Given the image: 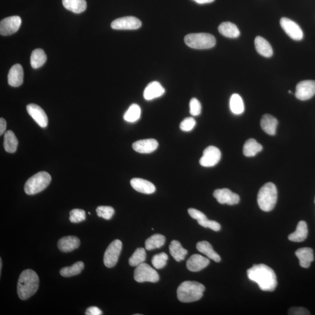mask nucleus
I'll return each instance as SVG.
<instances>
[{
    "mask_svg": "<svg viewBox=\"0 0 315 315\" xmlns=\"http://www.w3.org/2000/svg\"><path fill=\"white\" fill-rule=\"evenodd\" d=\"M196 248L200 252L205 254L209 259L214 260L215 262H220V256L217 252H215L214 250L213 249L212 245L208 242H199L196 245Z\"/></svg>",
    "mask_w": 315,
    "mask_h": 315,
    "instance_id": "a878e982",
    "label": "nucleus"
},
{
    "mask_svg": "<svg viewBox=\"0 0 315 315\" xmlns=\"http://www.w3.org/2000/svg\"><path fill=\"white\" fill-rule=\"evenodd\" d=\"M158 147V141L152 139L139 140L133 144L134 150L141 154L151 153L155 151Z\"/></svg>",
    "mask_w": 315,
    "mask_h": 315,
    "instance_id": "dca6fc26",
    "label": "nucleus"
},
{
    "mask_svg": "<svg viewBox=\"0 0 315 315\" xmlns=\"http://www.w3.org/2000/svg\"><path fill=\"white\" fill-rule=\"evenodd\" d=\"M96 211L99 217L103 218L106 220L112 218L114 214V209L110 206H99Z\"/></svg>",
    "mask_w": 315,
    "mask_h": 315,
    "instance_id": "58836bf2",
    "label": "nucleus"
},
{
    "mask_svg": "<svg viewBox=\"0 0 315 315\" xmlns=\"http://www.w3.org/2000/svg\"><path fill=\"white\" fill-rule=\"evenodd\" d=\"M188 213L191 217L196 219L197 221L208 218L204 213L195 209H189Z\"/></svg>",
    "mask_w": 315,
    "mask_h": 315,
    "instance_id": "c03bdc74",
    "label": "nucleus"
},
{
    "mask_svg": "<svg viewBox=\"0 0 315 315\" xmlns=\"http://www.w3.org/2000/svg\"><path fill=\"white\" fill-rule=\"evenodd\" d=\"M21 24V18L19 16L4 18L0 22V34L3 36L14 34L20 29Z\"/></svg>",
    "mask_w": 315,
    "mask_h": 315,
    "instance_id": "9b49d317",
    "label": "nucleus"
},
{
    "mask_svg": "<svg viewBox=\"0 0 315 315\" xmlns=\"http://www.w3.org/2000/svg\"></svg>",
    "mask_w": 315,
    "mask_h": 315,
    "instance_id": "3c124183",
    "label": "nucleus"
},
{
    "mask_svg": "<svg viewBox=\"0 0 315 315\" xmlns=\"http://www.w3.org/2000/svg\"><path fill=\"white\" fill-rule=\"evenodd\" d=\"M202 105L199 101L193 98L190 102V113L192 116H198L201 113Z\"/></svg>",
    "mask_w": 315,
    "mask_h": 315,
    "instance_id": "a19ab883",
    "label": "nucleus"
},
{
    "mask_svg": "<svg viewBox=\"0 0 315 315\" xmlns=\"http://www.w3.org/2000/svg\"><path fill=\"white\" fill-rule=\"evenodd\" d=\"M221 157L220 150L214 146H209L203 151L200 164L204 167H212L217 165Z\"/></svg>",
    "mask_w": 315,
    "mask_h": 315,
    "instance_id": "1a4fd4ad",
    "label": "nucleus"
},
{
    "mask_svg": "<svg viewBox=\"0 0 315 315\" xmlns=\"http://www.w3.org/2000/svg\"><path fill=\"white\" fill-rule=\"evenodd\" d=\"M184 42L191 48L208 49L215 45L216 40L213 35L206 33L191 34L184 37Z\"/></svg>",
    "mask_w": 315,
    "mask_h": 315,
    "instance_id": "423d86ee",
    "label": "nucleus"
},
{
    "mask_svg": "<svg viewBox=\"0 0 315 315\" xmlns=\"http://www.w3.org/2000/svg\"><path fill=\"white\" fill-rule=\"evenodd\" d=\"M80 245L78 238L74 236L63 237L58 242V247L63 252H70L77 249Z\"/></svg>",
    "mask_w": 315,
    "mask_h": 315,
    "instance_id": "412c9836",
    "label": "nucleus"
},
{
    "mask_svg": "<svg viewBox=\"0 0 315 315\" xmlns=\"http://www.w3.org/2000/svg\"><path fill=\"white\" fill-rule=\"evenodd\" d=\"M262 145L253 139H250L245 142L244 145L243 153L247 157H254L259 152L262 151Z\"/></svg>",
    "mask_w": 315,
    "mask_h": 315,
    "instance_id": "c756f323",
    "label": "nucleus"
},
{
    "mask_svg": "<svg viewBox=\"0 0 315 315\" xmlns=\"http://www.w3.org/2000/svg\"><path fill=\"white\" fill-rule=\"evenodd\" d=\"M278 201V189L275 184L267 183L261 187L257 195V203L261 210L269 212L275 208Z\"/></svg>",
    "mask_w": 315,
    "mask_h": 315,
    "instance_id": "20e7f679",
    "label": "nucleus"
},
{
    "mask_svg": "<svg viewBox=\"0 0 315 315\" xmlns=\"http://www.w3.org/2000/svg\"><path fill=\"white\" fill-rule=\"evenodd\" d=\"M18 141L13 132H6L4 138V147L9 153H14L17 151Z\"/></svg>",
    "mask_w": 315,
    "mask_h": 315,
    "instance_id": "7c9ffc66",
    "label": "nucleus"
},
{
    "mask_svg": "<svg viewBox=\"0 0 315 315\" xmlns=\"http://www.w3.org/2000/svg\"><path fill=\"white\" fill-rule=\"evenodd\" d=\"M196 120L193 117L184 119L180 124V129L183 132H190L196 126Z\"/></svg>",
    "mask_w": 315,
    "mask_h": 315,
    "instance_id": "37998d69",
    "label": "nucleus"
},
{
    "mask_svg": "<svg viewBox=\"0 0 315 315\" xmlns=\"http://www.w3.org/2000/svg\"><path fill=\"white\" fill-rule=\"evenodd\" d=\"M168 256L167 253L162 252L154 256L152 259V265L157 269H161L167 265Z\"/></svg>",
    "mask_w": 315,
    "mask_h": 315,
    "instance_id": "4c0bfd02",
    "label": "nucleus"
},
{
    "mask_svg": "<svg viewBox=\"0 0 315 315\" xmlns=\"http://www.w3.org/2000/svg\"><path fill=\"white\" fill-rule=\"evenodd\" d=\"M198 224L205 228H209L211 230L217 232L221 230V225L215 221L209 220L208 218L198 221Z\"/></svg>",
    "mask_w": 315,
    "mask_h": 315,
    "instance_id": "79ce46f5",
    "label": "nucleus"
},
{
    "mask_svg": "<svg viewBox=\"0 0 315 315\" xmlns=\"http://www.w3.org/2000/svg\"><path fill=\"white\" fill-rule=\"evenodd\" d=\"M230 108L232 112L235 114H241L244 112V104L240 95L234 94L230 99Z\"/></svg>",
    "mask_w": 315,
    "mask_h": 315,
    "instance_id": "f704fd0d",
    "label": "nucleus"
},
{
    "mask_svg": "<svg viewBox=\"0 0 315 315\" xmlns=\"http://www.w3.org/2000/svg\"><path fill=\"white\" fill-rule=\"evenodd\" d=\"M295 97L301 101H307L315 95V81H302L296 87Z\"/></svg>",
    "mask_w": 315,
    "mask_h": 315,
    "instance_id": "f8f14e48",
    "label": "nucleus"
},
{
    "mask_svg": "<svg viewBox=\"0 0 315 315\" xmlns=\"http://www.w3.org/2000/svg\"><path fill=\"white\" fill-rule=\"evenodd\" d=\"M7 128V122L4 118L0 119V135L2 136L4 133Z\"/></svg>",
    "mask_w": 315,
    "mask_h": 315,
    "instance_id": "de8ad7c7",
    "label": "nucleus"
},
{
    "mask_svg": "<svg viewBox=\"0 0 315 315\" xmlns=\"http://www.w3.org/2000/svg\"><path fill=\"white\" fill-rule=\"evenodd\" d=\"M289 315H310L307 309L303 307H293L288 311Z\"/></svg>",
    "mask_w": 315,
    "mask_h": 315,
    "instance_id": "a18cd8bd",
    "label": "nucleus"
},
{
    "mask_svg": "<svg viewBox=\"0 0 315 315\" xmlns=\"http://www.w3.org/2000/svg\"><path fill=\"white\" fill-rule=\"evenodd\" d=\"M24 81V70L21 65L17 64L12 67L8 75V82L9 85L13 87H18Z\"/></svg>",
    "mask_w": 315,
    "mask_h": 315,
    "instance_id": "a211bd4d",
    "label": "nucleus"
},
{
    "mask_svg": "<svg viewBox=\"0 0 315 315\" xmlns=\"http://www.w3.org/2000/svg\"><path fill=\"white\" fill-rule=\"evenodd\" d=\"M39 279L36 272L31 269L22 272L19 278L17 292L22 300H26L35 294L39 288Z\"/></svg>",
    "mask_w": 315,
    "mask_h": 315,
    "instance_id": "f03ea898",
    "label": "nucleus"
},
{
    "mask_svg": "<svg viewBox=\"0 0 315 315\" xmlns=\"http://www.w3.org/2000/svg\"><path fill=\"white\" fill-rule=\"evenodd\" d=\"M63 5L68 10L75 14H80L87 7L85 0H62Z\"/></svg>",
    "mask_w": 315,
    "mask_h": 315,
    "instance_id": "bb28decb",
    "label": "nucleus"
},
{
    "mask_svg": "<svg viewBox=\"0 0 315 315\" xmlns=\"http://www.w3.org/2000/svg\"><path fill=\"white\" fill-rule=\"evenodd\" d=\"M254 45L257 52L261 56L265 57H270L273 56L272 47L265 38L257 36L254 40Z\"/></svg>",
    "mask_w": 315,
    "mask_h": 315,
    "instance_id": "393cba45",
    "label": "nucleus"
},
{
    "mask_svg": "<svg viewBox=\"0 0 315 315\" xmlns=\"http://www.w3.org/2000/svg\"><path fill=\"white\" fill-rule=\"evenodd\" d=\"M295 255L300 261V265L308 269L314 260V250L310 247H302L295 252Z\"/></svg>",
    "mask_w": 315,
    "mask_h": 315,
    "instance_id": "4be33fe9",
    "label": "nucleus"
},
{
    "mask_svg": "<svg viewBox=\"0 0 315 315\" xmlns=\"http://www.w3.org/2000/svg\"><path fill=\"white\" fill-rule=\"evenodd\" d=\"M134 278L139 282H156L158 281L160 277L157 272L152 267L147 263H142L137 266L134 273Z\"/></svg>",
    "mask_w": 315,
    "mask_h": 315,
    "instance_id": "0eeeda50",
    "label": "nucleus"
},
{
    "mask_svg": "<svg viewBox=\"0 0 315 315\" xmlns=\"http://www.w3.org/2000/svg\"><path fill=\"white\" fill-rule=\"evenodd\" d=\"M248 278L255 282L264 291L272 292L278 286L277 277L274 270L264 264L254 265L247 270Z\"/></svg>",
    "mask_w": 315,
    "mask_h": 315,
    "instance_id": "f257e3e1",
    "label": "nucleus"
},
{
    "mask_svg": "<svg viewBox=\"0 0 315 315\" xmlns=\"http://www.w3.org/2000/svg\"><path fill=\"white\" fill-rule=\"evenodd\" d=\"M308 234L307 222L301 221L298 222L297 229L293 233L288 236V240L294 243H302L306 240Z\"/></svg>",
    "mask_w": 315,
    "mask_h": 315,
    "instance_id": "b1692460",
    "label": "nucleus"
},
{
    "mask_svg": "<svg viewBox=\"0 0 315 315\" xmlns=\"http://www.w3.org/2000/svg\"><path fill=\"white\" fill-rule=\"evenodd\" d=\"M165 92L164 88L162 87L160 82L157 81L151 82L145 89L144 98L145 100H152L154 99L162 96Z\"/></svg>",
    "mask_w": 315,
    "mask_h": 315,
    "instance_id": "aec40b11",
    "label": "nucleus"
},
{
    "mask_svg": "<svg viewBox=\"0 0 315 315\" xmlns=\"http://www.w3.org/2000/svg\"><path fill=\"white\" fill-rule=\"evenodd\" d=\"M170 252L171 256L177 262H180L185 259L187 250L182 246L179 241L174 240L170 245Z\"/></svg>",
    "mask_w": 315,
    "mask_h": 315,
    "instance_id": "c85d7f7f",
    "label": "nucleus"
},
{
    "mask_svg": "<svg viewBox=\"0 0 315 315\" xmlns=\"http://www.w3.org/2000/svg\"><path fill=\"white\" fill-rule=\"evenodd\" d=\"M70 221L72 223L77 224L86 219V213L84 210L74 209L70 212Z\"/></svg>",
    "mask_w": 315,
    "mask_h": 315,
    "instance_id": "ea45409f",
    "label": "nucleus"
},
{
    "mask_svg": "<svg viewBox=\"0 0 315 315\" xmlns=\"http://www.w3.org/2000/svg\"><path fill=\"white\" fill-rule=\"evenodd\" d=\"M165 241H166V238L164 235L155 234L146 240L145 243V249L148 250H151L157 249V248H160L164 246Z\"/></svg>",
    "mask_w": 315,
    "mask_h": 315,
    "instance_id": "473e14b6",
    "label": "nucleus"
},
{
    "mask_svg": "<svg viewBox=\"0 0 315 315\" xmlns=\"http://www.w3.org/2000/svg\"><path fill=\"white\" fill-rule=\"evenodd\" d=\"M141 116V109L138 105L133 104L124 114V119L126 122L133 123L138 121Z\"/></svg>",
    "mask_w": 315,
    "mask_h": 315,
    "instance_id": "c9c22d12",
    "label": "nucleus"
},
{
    "mask_svg": "<svg viewBox=\"0 0 315 315\" xmlns=\"http://www.w3.org/2000/svg\"><path fill=\"white\" fill-rule=\"evenodd\" d=\"M146 259L145 250L143 247H139L134 252L129 260V265L133 267L138 266L145 262Z\"/></svg>",
    "mask_w": 315,
    "mask_h": 315,
    "instance_id": "e433bc0d",
    "label": "nucleus"
},
{
    "mask_svg": "<svg viewBox=\"0 0 315 315\" xmlns=\"http://www.w3.org/2000/svg\"><path fill=\"white\" fill-rule=\"evenodd\" d=\"M130 184L134 189L140 193L149 195L155 192L154 184L147 180L134 178L130 181Z\"/></svg>",
    "mask_w": 315,
    "mask_h": 315,
    "instance_id": "6ab92c4d",
    "label": "nucleus"
},
{
    "mask_svg": "<svg viewBox=\"0 0 315 315\" xmlns=\"http://www.w3.org/2000/svg\"><path fill=\"white\" fill-rule=\"evenodd\" d=\"M102 314H103V312L100 308L96 307L88 308L85 313V315H101Z\"/></svg>",
    "mask_w": 315,
    "mask_h": 315,
    "instance_id": "49530a36",
    "label": "nucleus"
},
{
    "mask_svg": "<svg viewBox=\"0 0 315 315\" xmlns=\"http://www.w3.org/2000/svg\"><path fill=\"white\" fill-rule=\"evenodd\" d=\"M213 196L221 205H235L240 201V197L237 194L231 192L230 189L224 188L215 190Z\"/></svg>",
    "mask_w": 315,
    "mask_h": 315,
    "instance_id": "4468645a",
    "label": "nucleus"
},
{
    "mask_svg": "<svg viewBox=\"0 0 315 315\" xmlns=\"http://www.w3.org/2000/svg\"><path fill=\"white\" fill-rule=\"evenodd\" d=\"M280 25L283 30L291 39L295 40H301L303 39L304 34L299 25L290 19L282 18L280 20Z\"/></svg>",
    "mask_w": 315,
    "mask_h": 315,
    "instance_id": "ddd939ff",
    "label": "nucleus"
},
{
    "mask_svg": "<svg viewBox=\"0 0 315 315\" xmlns=\"http://www.w3.org/2000/svg\"><path fill=\"white\" fill-rule=\"evenodd\" d=\"M27 112L38 125L45 128L48 125V117L42 107L36 104H31L27 106Z\"/></svg>",
    "mask_w": 315,
    "mask_h": 315,
    "instance_id": "2eb2a0df",
    "label": "nucleus"
},
{
    "mask_svg": "<svg viewBox=\"0 0 315 315\" xmlns=\"http://www.w3.org/2000/svg\"><path fill=\"white\" fill-rule=\"evenodd\" d=\"M52 180L46 172H39L30 178L25 183L24 190L28 195H34L42 192L49 186Z\"/></svg>",
    "mask_w": 315,
    "mask_h": 315,
    "instance_id": "39448f33",
    "label": "nucleus"
},
{
    "mask_svg": "<svg viewBox=\"0 0 315 315\" xmlns=\"http://www.w3.org/2000/svg\"><path fill=\"white\" fill-rule=\"evenodd\" d=\"M122 249V243L121 241L116 240L107 247L105 251L104 257V263L108 268H112L115 266L119 258L121 251Z\"/></svg>",
    "mask_w": 315,
    "mask_h": 315,
    "instance_id": "6e6552de",
    "label": "nucleus"
},
{
    "mask_svg": "<svg viewBox=\"0 0 315 315\" xmlns=\"http://www.w3.org/2000/svg\"><path fill=\"white\" fill-rule=\"evenodd\" d=\"M218 31L222 35L229 38H237L240 35L236 25L230 22H222L218 27Z\"/></svg>",
    "mask_w": 315,
    "mask_h": 315,
    "instance_id": "cd10ccee",
    "label": "nucleus"
},
{
    "mask_svg": "<svg viewBox=\"0 0 315 315\" xmlns=\"http://www.w3.org/2000/svg\"><path fill=\"white\" fill-rule=\"evenodd\" d=\"M84 268V263L82 262H77L70 267H63L60 270V274L65 278H70L80 274Z\"/></svg>",
    "mask_w": 315,
    "mask_h": 315,
    "instance_id": "72a5a7b5",
    "label": "nucleus"
},
{
    "mask_svg": "<svg viewBox=\"0 0 315 315\" xmlns=\"http://www.w3.org/2000/svg\"><path fill=\"white\" fill-rule=\"evenodd\" d=\"M141 25V21L139 19L130 16L116 19L111 24V27L116 30H135Z\"/></svg>",
    "mask_w": 315,
    "mask_h": 315,
    "instance_id": "9d476101",
    "label": "nucleus"
},
{
    "mask_svg": "<svg viewBox=\"0 0 315 315\" xmlns=\"http://www.w3.org/2000/svg\"><path fill=\"white\" fill-rule=\"evenodd\" d=\"M210 264L209 259L198 254H193L187 260V269L190 272H197L208 267Z\"/></svg>",
    "mask_w": 315,
    "mask_h": 315,
    "instance_id": "f3484780",
    "label": "nucleus"
},
{
    "mask_svg": "<svg viewBox=\"0 0 315 315\" xmlns=\"http://www.w3.org/2000/svg\"><path fill=\"white\" fill-rule=\"evenodd\" d=\"M1 269H2V260L1 258L0 259V272L1 273Z\"/></svg>",
    "mask_w": 315,
    "mask_h": 315,
    "instance_id": "8fccbe9b",
    "label": "nucleus"
},
{
    "mask_svg": "<svg viewBox=\"0 0 315 315\" xmlns=\"http://www.w3.org/2000/svg\"><path fill=\"white\" fill-rule=\"evenodd\" d=\"M205 287L201 283L186 281L182 283L177 289L178 300L184 303H189L200 300L203 297Z\"/></svg>",
    "mask_w": 315,
    "mask_h": 315,
    "instance_id": "7ed1b4c3",
    "label": "nucleus"
},
{
    "mask_svg": "<svg viewBox=\"0 0 315 315\" xmlns=\"http://www.w3.org/2000/svg\"><path fill=\"white\" fill-rule=\"evenodd\" d=\"M47 60V56L42 49H36L33 51L31 56V65L34 69L41 68Z\"/></svg>",
    "mask_w": 315,
    "mask_h": 315,
    "instance_id": "2f4dec72",
    "label": "nucleus"
},
{
    "mask_svg": "<svg viewBox=\"0 0 315 315\" xmlns=\"http://www.w3.org/2000/svg\"><path fill=\"white\" fill-rule=\"evenodd\" d=\"M193 1H195L200 4H204L212 2L213 1H214L215 0H193Z\"/></svg>",
    "mask_w": 315,
    "mask_h": 315,
    "instance_id": "09e8293b",
    "label": "nucleus"
},
{
    "mask_svg": "<svg viewBox=\"0 0 315 315\" xmlns=\"http://www.w3.org/2000/svg\"><path fill=\"white\" fill-rule=\"evenodd\" d=\"M278 124V120L269 114L263 115L260 121V126L263 131L271 136L276 135Z\"/></svg>",
    "mask_w": 315,
    "mask_h": 315,
    "instance_id": "5701e85b",
    "label": "nucleus"
}]
</instances>
